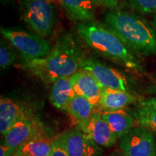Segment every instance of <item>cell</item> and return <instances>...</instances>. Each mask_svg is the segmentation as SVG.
Here are the masks:
<instances>
[{"instance_id":"cell-1","label":"cell","mask_w":156,"mask_h":156,"mask_svg":"<svg viewBox=\"0 0 156 156\" xmlns=\"http://www.w3.org/2000/svg\"><path fill=\"white\" fill-rule=\"evenodd\" d=\"M85 57L75 36L65 33L57 39L53 49L46 57L23 59L22 67L50 85L59 78L73 76L80 69Z\"/></svg>"},{"instance_id":"cell-2","label":"cell","mask_w":156,"mask_h":156,"mask_svg":"<svg viewBox=\"0 0 156 156\" xmlns=\"http://www.w3.org/2000/svg\"><path fill=\"white\" fill-rule=\"evenodd\" d=\"M76 31L79 38L96 53L135 73H144L143 67L129 48L107 25L95 21L80 23Z\"/></svg>"},{"instance_id":"cell-3","label":"cell","mask_w":156,"mask_h":156,"mask_svg":"<svg viewBox=\"0 0 156 156\" xmlns=\"http://www.w3.org/2000/svg\"><path fill=\"white\" fill-rule=\"evenodd\" d=\"M105 21L136 53L145 56L156 54V34L145 19L132 12L116 9L106 13Z\"/></svg>"},{"instance_id":"cell-4","label":"cell","mask_w":156,"mask_h":156,"mask_svg":"<svg viewBox=\"0 0 156 156\" xmlns=\"http://www.w3.org/2000/svg\"><path fill=\"white\" fill-rule=\"evenodd\" d=\"M21 17L35 34L50 36L56 22V9L50 0H20Z\"/></svg>"},{"instance_id":"cell-5","label":"cell","mask_w":156,"mask_h":156,"mask_svg":"<svg viewBox=\"0 0 156 156\" xmlns=\"http://www.w3.org/2000/svg\"><path fill=\"white\" fill-rule=\"evenodd\" d=\"M0 31L4 38L20 53L23 59L45 58L53 49L51 43L35 34L3 27H1Z\"/></svg>"},{"instance_id":"cell-6","label":"cell","mask_w":156,"mask_h":156,"mask_svg":"<svg viewBox=\"0 0 156 156\" xmlns=\"http://www.w3.org/2000/svg\"><path fill=\"white\" fill-rule=\"evenodd\" d=\"M80 69L89 72L101 87L129 91L132 88L131 80L120 70L101 63L93 57H85Z\"/></svg>"},{"instance_id":"cell-7","label":"cell","mask_w":156,"mask_h":156,"mask_svg":"<svg viewBox=\"0 0 156 156\" xmlns=\"http://www.w3.org/2000/svg\"><path fill=\"white\" fill-rule=\"evenodd\" d=\"M120 151L126 156H156V140L153 132L138 126L119 142Z\"/></svg>"},{"instance_id":"cell-8","label":"cell","mask_w":156,"mask_h":156,"mask_svg":"<svg viewBox=\"0 0 156 156\" xmlns=\"http://www.w3.org/2000/svg\"><path fill=\"white\" fill-rule=\"evenodd\" d=\"M77 129L87 138L102 147L110 148L116 143V136L103 119L101 112L94 111L88 120L78 124Z\"/></svg>"},{"instance_id":"cell-9","label":"cell","mask_w":156,"mask_h":156,"mask_svg":"<svg viewBox=\"0 0 156 156\" xmlns=\"http://www.w3.org/2000/svg\"><path fill=\"white\" fill-rule=\"evenodd\" d=\"M58 135L69 156H101L103 153L102 147L77 128L66 130Z\"/></svg>"},{"instance_id":"cell-10","label":"cell","mask_w":156,"mask_h":156,"mask_svg":"<svg viewBox=\"0 0 156 156\" xmlns=\"http://www.w3.org/2000/svg\"><path fill=\"white\" fill-rule=\"evenodd\" d=\"M38 135L40 132L36 121L26 114L4 135V141L15 153L25 142Z\"/></svg>"},{"instance_id":"cell-11","label":"cell","mask_w":156,"mask_h":156,"mask_svg":"<svg viewBox=\"0 0 156 156\" xmlns=\"http://www.w3.org/2000/svg\"><path fill=\"white\" fill-rule=\"evenodd\" d=\"M75 94L87 98L95 107L98 106L101 92V85L86 70L80 69L71 76Z\"/></svg>"},{"instance_id":"cell-12","label":"cell","mask_w":156,"mask_h":156,"mask_svg":"<svg viewBox=\"0 0 156 156\" xmlns=\"http://www.w3.org/2000/svg\"><path fill=\"white\" fill-rule=\"evenodd\" d=\"M136 101V97L129 91L102 87L97 106L103 112L124 109Z\"/></svg>"},{"instance_id":"cell-13","label":"cell","mask_w":156,"mask_h":156,"mask_svg":"<svg viewBox=\"0 0 156 156\" xmlns=\"http://www.w3.org/2000/svg\"><path fill=\"white\" fill-rule=\"evenodd\" d=\"M68 17L80 23L95 20V5L92 0H57Z\"/></svg>"},{"instance_id":"cell-14","label":"cell","mask_w":156,"mask_h":156,"mask_svg":"<svg viewBox=\"0 0 156 156\" xmlns=\"http://www.w3.org/2000/svg\"><path fill=\"white\" fill-rule=\"evenodd\" d=\"M101 115L116 136L117 140L122 139L123 136L136 127V124H137L134 116L124 109L103 112H101Z\"/></svg>"},{"instance_id":"cell-15","label":"cell","mask_w":156,"mask_h":156,"mask_svg":"<svg viewBox=\"0 0 156 156\" xmlns=\"http://www.w3.org/2000/svg\"><path fill=\"white\" fill-rule=\"evenodd\" d=\"M75 95L72 77H62L51 84L49 101L55 108L67 112L68 105Z\"/></svg>"},{"instance_id":"cell-16","label":"cell","mask_w":156,"mask_h":156,"mask_svg":"<svg viewBox=\"0 0 156 156\" xmlns=\"http://www.w3.org/2000/svg\"><path fill=\"white\" fill-rule=\"evenodd\" d=\"M26 114L23 109L9 98L1 97L0 99V132L2 135L8 130L20 119Z\"/></svg>"},{"instance_id":"cell-17","label":"cell","mask_w":156,"mask_h":156,"mask_svg":"<svg viewBox=\"0 0 156 156\" xmlns=\"http://www.w3.org/2000/svg\"><path fill=\"white\" fill-rule=\"evenodd\" d=\"M52 141L40 134L25 142L12 156H51Z\"/></svg>"},{"instance_id":"cell-18","label":"cell","mask_w":156,"mask_h":156,"mask_svg":"<svg viewBox=\"0 0 156 156\" xmlns=\"http://www.w3.org/2000/svg\"><path fill=\"white\" fill-rule=\"evenodd\" d=\"M94 106L87 98L77 94L71 99L67 112L77 124L85 122L94 112Z\"/></svg>"},{"instance_id":"cell-19","label":"cell","mask_w":156,"mask_h":156,"mask_svg":"<svg viewBox=\"0 0 156 156\" xmlns=\"http://www.w3.org/2000/svg\"><path fill=\"white\" fill-rule=\"evenodd\" d=\"M138 126L146 129L148 131L156 133V109L140 105L132 111Z\"/></svg>"},{"instance_id":"cell-20","label":"cell","mask_w":156,"mask_h":156,"mask_svg":"<svg viewBox=\"0 0 156 156\" xmlns=\"http://www.w3.org/2000/svg\"><path fill=\"white\" fill-rule=\"evenodd\" d=\"M12 45L5 38L1 39L0 43V67L6 69L14 65L17 61V55Z\"/></svg>"},{"instance_id":"cell-21","label":"cell","mask_w":156,"mask_h":156,"mask_svg":"<svg viewBox=\"0 0 156 156\" xmlns=\"http://www.w3.org/2000/svg\"><path fill=\"white\" fill-rule=\"evenodd\" d=\"M132 8L141 13H152L156 12V0H129Z\"/></svg>"},{"instance_id":"cell-22","label":"cell","mask_w":156,"mask_h":156,"mask_svg":"<svg viewBox=\"0 0 156 156\" xmlns=\"http://www.w3.org/2000/svg\"><path fill=\"white\" fill-rule=\"evenodd\" d=\"M51 156H69L59 135L56 136L52 141Z\"/></svg>"},{"instance_id":"cell-23","label":"cell","mask_w":156,"mask_h":156,"mask_svg":"<svg viewBox=\"0 0 156 156\" xmlns=\"http://www.w3.org/2000/svg\"><path fill=\"white\" fill-rule=\"evenodd\" d=\"M95 6L103 7L110 9L111 10L117 9L119 1L118 0H92Z\"/></svg>"},{"instance_id":"cell-24","label":"cell","mask_w":156,"mask_h":156,"mask_svg":"<svg viewBox=\"0 0 156 156\" xmlns=\"http://www.w3.org/2000/svg\"><path fill=\"white\" fill-rule=\"evenodd\" d=\"M15 152L9 147L5 141L2 140L1 145H0V156H12Z\"/></svg>"},{"instance_id":"cell-25","label":"cell","mask_w":156,"mask_h":156,"mask_svg":"<svg viewBox=\"0 0 156 156\" xmlns=\"http://www.w3.org/2000/svg\"><path fill=\"white\" fill-rule=\"evenodd\" d=\"M139 104L156 109V98H151L142 100L139 102Z\"/></svg>"},{"instance_id":"cell-26","label":"cell","mask_w":156,"mask_h":156,"mask_svg":"<svg viewBox=\"0 0 156 156\" xmlns=\"http://www.w3.org/2000/svg\"><path fill=\"white\" fill-rule=\"evenodd\" d=\"M147 92L150 93H155L156 94V75L153 80V82L147 88Z\"/></svg>"},{"instance_id":"cell-27","label":"cell","mask_w":156,"mask_h":156,"mask_svg":"<svg viewBox=\"0 0 156 156\" xmlns=\"http://www.w3.org/2000/svg\"><path fill=\"white\" fill-rule=\"evenodd\" d=\"M106 156H126L124 153H122L121 151H113L111 153H109L108 155Z\"/></svg>"},{"instance_id":"cell-28","label":"cell","mask_w":156,"mask_h":156,"mask_svg":"<svg viewBox=\"0 0 156 156\" xmlns=\"http://www.w3.org/2000/svg\"><path fill=\"white\" fill-rule=\"evenodd\" d=\"M13 1V0H1L2 3V4H6V3H8V2H10Z\"/></svg>"},{"instance_id":"cell-29","label":"cell","mask_w":156,"mask_h":156,"mask_svg":"<svg viewBox=\"0 0 156 156\" xmlns=\"http://www.w3.org/2000/svg\"><path fill=\"white\" fill-rule=\"evenodd\" d=\"M153 25L154 28H156V13H155V18L153 20Z\"/></svg>"},{"instance_id":"cell-30","label":"cell","mask_w":156,"mask_h":156,"mask_svg":"<svg viewBox=\"0 0 156 156\" xmlns=\"http://www.w3.org/2000/svg\"><path fill=\"white\" fill-rule=\"evenodd\" d=\"M50 1H51L52 2H57V0H50Z\"/></svg>"}]
</instances>
